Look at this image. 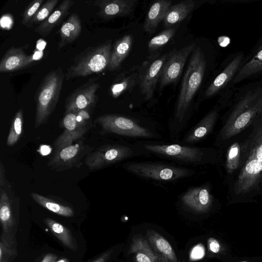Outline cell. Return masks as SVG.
I'll return each mask as SVG.
<instances>
[{"label": "cell", "mask_w": 262, "mask_h": 262, "mask_svg": "<svg viewBox=\"0 0 262 262\" xmlns=\"http://www.w3.org/2000/svg\"><path fill=\"white\" fill-rule=\"evenodd\" d=\"M206 67L205 55L199 47L192 52L184 75L178 98L172 123L170 125L171 137H178L187 121V113L194 95L203 80Z\"/></svg>", "instance_id": "6da1fadb"}, {"label": "cell", "mask_w": 262, "mask_h": 262, "mask_svg": "<svg viewBox=\"0 0 262 262\" xmlns=\"http://www.w3.org/2000/svg\"><path fill=\"white\" fill-rule=\"evenodd\" d=\"M149 156L153 155L185 166H198L212 161L213 154L207 148L154 140L135 142ZM186 167V166H185Z\"/></svg>", "instance_id": "7a4b0ae2"}, {"label": "cell", "mask_w": 262, "mask_h": 262, "mask_svg": "<svg viewBox=\"0 0 262 262\" xmlns=\"http://www.w3.org/2000/svg\"><path fill=\"white\" fill-rule=\"evenodd\" d=\"M262 112V85L248 91L238 101L219 133L227 140L246 129Z\"/></svg>", "instance_id": "3957f363"}, {"label": "cell", "mask_w": 262, "mask_h": 262, "mask_svg": "<svg viewBox=\"0 0 262 262\" xmlns=\"http://www.w3.org/2000/svg\"><path fill=\"white\" fill-rule=\"evenodd\" d=\"M122 167L138 178L161 183L177 182L196 173L194 169L177 164L151 161H127Z\"/></svg>", "instance_id": "277c9868"}, {"label": "cell", "mask_w": 262, "mask_h": 262, "mask_svg": "<svg viewBox=\"0 0 262 262\" xmlns=\"http://www.w3.org/2000/svg\"><path fill=\"white\" fill-rule=\"evenodd\" d=\"M65 78L62 68L52 70L43 77L35 95V128L46 124L58 103Z\"/></svg>", "instance_id": "5b68a950"}, {"label": "cell", "mask_w": 262, "mask_h": 262, "mask_svg": "<svg viewBox=\"0 0 262 262\" xmlns=\"http://www.w3.org/2000/svg\"><path fill=\"white\" fill-rule=\"evenodd\" d=\"M112 49V40L89 47L73 59L64 74L67 80L99 73L107 68Z\"/></svg>", "instance_id": "8992f818"}, {"label": "cell", "mask_w": 262, "mask_h": 262, "mask_svg": "<svg viewBox=\"0 0 262 262\" xmlns=\"http://www.w3.org/2000/svg\"><path fill=\"white\" fill-rule=\"evenodd\" d=\"M148 156L136 142L106 144L93 150L84 159L90 170H98L140 156Z\"/></svg>", "instance_id": "52a82bcc"}, {"label": "cell", "mask_w": 262, "mask_h": 262, "mask_svg": "<svg viewBox=\"0 0 262 262\" xmlns=\"http://www.w3.org/2000/svg\"><path fill=\"white\" fill-rule=\"evenodd\" d=\"M95 122L99 124L100 134H112L129 139L152 140L158 138L153 129L141 124L132 118L120 114H106L96 118Z\"/></svg>", "instance_id": "ba28073f"}, {"label": "cell", "mask_w": 262, "mask_h": 262, "mask_svg": "<svg viewBox=\"0 0 262 262\" xmlns=\"http://www.w3.org/2000/svg\"><path fill=\"white\" fill-rule=\"evenodd\" d=\"M93 150L91 146L83 141H77L54 153L47 165L51 170L56 172L79 168L82 165V160Z\"/></svg>", "instance_id": "9c48e42d"}, {"label": "cell", "mask_w": 262, "mask_h": 262, "mask_svg": "<svg viewBox=\"0 0 262 262\" xmlns=\"http://www.w3.org/2000/svg\"><path fill=\"white\" fill-rule=\"evenodd\" d=\"M91 121H86L78 116L76 112H65L61 121L63 132L53 144L54 154L62 148L80 140L93 126Z\"/></svg>", "instance_id": "30bf717a"}, {"label": "cell", "mask_w": 262, "mask_h": 262, "mask_svg": "<svg viewBox=\"0 0 262 262\" xmlns=\"http://www.w3.org/2000/svg\"><path fill=\"white\" fill-rule=\"evenodd\" d=\"M98 78L89 79L69 95L65 101V112L93 109L97 99L96 92L100 87Z\"/></svg>", "instance_id": "8fae6325"}, {"label": "cell", "mask_w": 262, "mask_h": 262, "mask_svg": "<svg viewBox=\"0 0 262 262\" xmlns=\"http://www.w3.org/2000/svg\"><path fill=\"white\" fill-rule=\"evenodd\" d=\"M195 47V43H191L170 52L162 69L160 79V90L177 81L182 73L188 57Z\"/></svg>", "instance_id": "7c38bea8"}, {"label": "cell", "mask_w": 262, "mask_h": 262, "mask_svg": "<svg viewBox=\"0 0 262 262\" xmlns=\"http://www.w3.org/2000/svg\"><path fill=\"white\" fill-rule=\"evenodd\" d=\"M262 179V161L254 156L246 158L236 181L234 190L235 194L250 192Z\"/></svg>", "instance_id": "4fadbf2b"}, {"label": "cell", "mask_w": 262, "mask_h": 262, "mask_svg": "<svg viewBox=\"0 0 262 262\" xmlns=\"http://www.w3.org/2000/svg\"><path fill=\"white\" fill-rule=\"evenodd\" d=\"M170 54V52L154 59L150 63L144 66L145 69L140 70L138 82L141 93L145 100H148L153 97L163 67Z\"/></svg>", "instance_id": "5bb4252c"}, {"label": "cell", "mask_w": 262, "mask_h": 262, "mask_svg": "<svg viewBox=\"0 0 262 262\" xmlns=\"http://www.w3.org/2000/svg\"><path fill=\"white\" fill-rule=\"evenodd\" d=\"M213 200L209 188L206 185L191 187L180 198L183 206L199 213L207 212L212 205Z\"/></svg>", "instance_id": "9a60e30c"}, {"label": "cell", "mask_w": 262, "mask_h": 262, "mask_svg": "<svg viewBox=\"0 0 262 262\" xmlns=\"http://www.w3.org/2000/svg\"><path fill=\"white\" fill-rule=\"evenodd\" d=\"M137 3V0H96L85 2L87 5L98 7V14L104 19L129 15Z\"/></svg>", "instance_id": "2e32d148"}, {"label": "cell", "mask_w": 262, "mask_h": 262, "mask_svg": "<svg viewBox=\"0 0 262 262\" xmlns=\"http://www.w3.org/2000/svg\"><path fill=\"white\" fill-rule=\"evenodd\" d=\"M219 112L217 107L210 111L185 134L180 144L194 145L207 137L213 130Z\"/></svg>", "instance_id": "e0dca14e"}, {"label": "cell", "mask_w": 262, "mask_h": 262, "mask_svg": "<svg viewBox=\"0 0 262 262\" xmlns=\"http://www.w3.org/2000/svg\"><path fill=\"white\" fill-rule=\"evenodd\" d=\"M23 47H11L5 53L0 61L1 73L14 72L28 67L33 61L32 55H27Z\"/></svg>", "instance_id": "ac0fdd59"}, {"label": "cell", "mask_w": 262, "mask_h": 262, "mask_svg": "<svg viewBox=\"0 0 262 262\" xmlns=\"http://www.w3.org/2000/svg\"><path fill=\"white\" fill-rule=\"evenodd\" d=\"M146 235L159 262H178L173 249L165 237L154 230H148Z\"/></svg>", "instance_id": "d6986e66"}, {"label": "cell", "mask_w": 262, "mask_h": 262, "mask_svg": "<svg viewBox=\"0 0 262 262\" xmlns=\"http://www.w3.org/2000/svg\"><path fill=\"white\" fill-rule=\"evenodd\" d=\"M243 55L239 54L236 56L219 75L205 92V96L210 97L216 94L235 76L241 68Z\"/></svg>", "instance_id": "ffe728a7"}, {"label": "cell", "mask_w": 262, "mask_h": 262, "mask_svg": "<svg viewBox=\"0 0 262 262\" xmlns=\"http://www.w3.org/2000/svg\"><path fill=\"white\" fill-rule=\"evenodd\" d=\"M74 3L72 0L63 1L47 19L35 28L34 31L42 37L49 35L53 29L67 16Z\"/></svg>", "instance_id": "44dd1931"}, {"label": "cell", "mask_w": 262, "mask_h": 262, "mask_svg": "<svg viewBox=\"0 0 262 262\" xmlns=\"http://www.w3.org/2000/svg\"><path fill=\"white\" fill-rule=\"evenodd\" d=\"M172 1L160 0L150 6L143 24L144 30L150 34L155 32L159 24L163 21Z\"/></svg>", "instance_id": "7402d4cb"}, {"label": "cell", "mask_w": 262, "mask_h": 262, "mask_svg": "<svg viewBox=\"0 0 262 262\" xmlns=\"http://www.w3.org/2000/svg\"><path fill=\"white\" fill-rule=\"evenodd\" d=\"M129 253L133 255L135 262H159L149 241L142 235L133 237Z\"/></svg>", "instance_id": "603a6c76"}, {"label": "cell", "mask_w": 262, "mask_h": 262, "mask_svg": "<svg viewBox=\"0 0 262 262\" xmlns=\"http://www.w3.org/2000/svg\"><path fill=\"white\" fill-rule=\"evenodd\" d=\"M133 37L125 35L117 40L112 49L107 69L110 71L117 70L129 54L133 43Z\"/></svg>", "instance_id": "cb8c5ba5"}, {"label": "cell", "mask_w": 262, "mask_h": 262, "mask_svg": "<svg viewBox=\"0 0 262 262\" xmlns=\"http://www.w3.org/2000/svg\"><path fill=\"white\" fill-rule=\"evenodd\" d=\"M82 29L81 21L79 15L72 13L64 21L59 30L60 40L58 50L73 42L80 35Z\"/></svg>", "instance_id": "d4e9b609"}, {"label": "cell", "mask_w": 262, "mask_h": 262, "mask_svg": "<svg viewBox=\"0 0 262 262\" xmlns=\"http://www.w3.org/2000/svg\"><path fill=\"white\" fill-rule=\"evenodd\" d=\"M195 3L192 0H187L170 6L163 20V25L166 29L172 27L183 20L193 10Z\"/></svg>", "instance_id": "484cf974"}, {"label": "cell", "mask_w": 262, "mask_h": 262, "mask_svg": "<svg viewBox=\"0 0 262 262\" xmlns=\"http://www.w3.org/2000/svg\"><path fill=\"white\" fill-rule=\"evenodd\" d=\"M241 147V152L245 158L254 156L262 161V121L255 125L249 137Z\"/></svg>", "instance_id": "4316f807"}, {"label": "cell", "mask_w": 262, "mask_h": 262, "mask_svg": "<svg viewBox=\"0 0 262 262\" xmlns=\"http://www.w3.org/2000/svg\"><path fill=\"white\" fill-rule=\"evenodd\" d=\"M43 222L51 232L66 247L73 251L77 250L78 247L76 240L69 229L49 217L43 219Z\"/></svg>", "instance_id": "83f0119b"}, {"label": "cell", "mask_w": 262, "mask_h": 262, "mask_svg": "<svg viewBox=\"0 0 262 262\" xmlns=\"http://www.w3.org/2000/svg\"><path fill=\"white\" fill-rule=\"evenodd\" d=\"M0 220L3 233L12 234L11 232L15 223L14 217L10 198L2 188L0 189Z\"/></svg>", "instance_id": "f1b7e54d"}, {"label": "cell", "mask_w": 262, "mask_h": 262, "mask_svg": "<svg viewBox=\"0 0 262 262\" xmlns=\"http://www.w3.org/2000/svg\"><path fill=\"white\" fill-rule=\"evenodd\" d=\"M30 195L36 203L56 214L65 217H72L74 215L73 209L68 205L36 192H32Z\"/></svg>", "instance_id": "f546056e"}, {"label": "cell", "mask_w": 262, "mask_h": 262, "mask_svg": "<svg viewBox=\"0 0 262 262\" xmlns=\"http://www.w3.org/2000/svg\"><path fill=\"white\" fill-rule=\"evenodd\" d=\"M262 71V50L249 61L241 67L233 79V83H237L249 77Z\"/></svg>", "instance_id": "4dcf8cb0"}, {"label": "cell", "mask_w": 262, "mask_h": 262, "mask_svg": "<svg viewBox=\"0 0 262 262\" xmlns=\"http://www.w3.org/2000/svg\"><path fill=\"white\" fill-rule=\"evenodd\" d=\"M17 253L13 234L2 233L0 240V262H12Z\"/></svg>", "instance_id": "1f68e13d"}, {"label": "cell", "mask_w": 262, "mask_h": 262, "mask_svg": "<svg viewBox=\"0 0 262 262\" xmlns=\"http://www.w3.org/2000/svg\"><path fill=\"white\" fill-rule=\"evenodd\" d=\"M23 123V110L21 108L17 111L12 120L6 141L8 146H12L18 142L22 134Z\"/></svg>", "instance_id": "d6a6232c"}, {"label": "cell", "mask_w": 262, "mask_h": 262, "mask_svg": "<svg viewBox=\"0 0 262 262\" xmlns=\"http://www.w3.org/2000/svg\"><path fill=\"white\" fill-rule=\"evenodd\" d=\"M177 27L167 28L155 36L148 42L149 52H152L166 44L174 35Z\"/></svg>", "instance_id": "836d02e7"}, {"label": "cell", "mask_w": 262, "mask_h": 262, "mask_svg": "<svg viewBox=\"0 0 262 262\" xmlns=\"http://www.w3.org/2000/svg\"><path fill=\"white\" fill-rule=\"evenodd\" d=\"M59 0H48L40 7L33 17L28 24L27 27L31 28L34 25L41 23L47 19L53 12Z\"/></svg>", "instance_id": "e575fe53"}, {"label": "cell", "mask_w": 262, "mask_h": 262, "mask_svg": "<svg viewBox=\"0 0 262 262\" xmlns=\"http://www.w3.org/2000/svg\"><path fill=\"white\" fill-rule=\"evenodd\" d=\"M241 147L238 142L232 144L227 152L226 167L227 172L231 173L239 166L241 156Z\"/></svg>", "instance_id": "d590c367"}, {"label": "cell", "mask_w": 262, "mask_h": 262, "mask_svg": "<svg viewBox=\"0 0 262 262\" xmlns=\"http://www.w3.org/2000/svg\"><path fill=\"white\" fill-rule=\"evenodd\" d=\"M138 78L134 74L126 77L121 81L115 83L111 87V92L113 97L117 98L126 91L131 90L136 84Z\"/></svg>", "instance_id": "8d00e7d4"}, {"label": "cell", "mask_w": 262, "mask_h": 262, "mask_svg": "<svg viewBox=\"0 0 262 262\" xmlns=\"http://www.w3.org/2000/svg\"><path fill=\"white\" fill-rule=\"evenodd\" d=\"M43 2V0H34L26 7L22 14L23 17L21 23L23 25L27 26L41 6Z\"/></svg>", "instance_id": "74e56055"}, {"label": "cell", "mask_w": 262, "mask_h": 262, "mask_svg": "<svg viewBox=\"0 0 262 262\" xmlns=\"http://www.w3.org/2000/svg\"><path fill=\"white\" fill-rule=\"evenodd\" d=\"M208 248L212 253H217L221 251V244L220 242L213 237H209L207 240Z\"/></svg>", "instance_id": "f35d334b"}, {"label": "cell", "mask_w": 262, "mask_h": 262, "mask_svg": "<svg viewBox=\"0 0 262 262\" xmlns=\"http://www.w3.org/2000/svg\"><path fill=\"white\" fill-rule=\"evenodd\" d=\"M111 255V251H107L94 259L91 262H106V261L109 259Z\"/></svg>", "instance_id": "ab89813d"}, {"label": "cell", "mask_w": 262, "mask_h": 262, "mask_svg": "<svg viewBox=\"0 0 262 262\" xmlns=\"http://www.w3.org/2000/svg\"><path fill=\"white\" fill-rule=\"evenodd\" d=\"M6 175L5 167L2 163L0 162V186L3 187L6 183Z\"/></svg>", "instance_id": "60d3db41"}, {"label": "cell", "mask_w": 262, "mask_h": 262, "mask_svg": "<svg viewBox=\"0 0 262 262\" xmlns=\"http://www.w3.org/2000/svg\"><path fill=\"white\" fill-rule=\"evenodd\" d=\"M57 259L56 255L50 253L46 254L40 262H55Z\"/></svg>", "instance_id": "b9f144b4"}, {"label": "cell", "mask_w": 262, "mask_h": 262, "mask_svg": "<svg viewBox=\"0 0 262 262\" xmlns=\"http://www.w3.org/2000/svg\"><path fill=\"white\" fill-rule=\"evenodd\" d=\"M198 253L200 254H201L202 256L203 255H202L203 250H202V248L200 246H199V247L197 246V247H195V248H194V249H193V251L191 253L192 257L194 259L199 258L198 254Z\"/></svg>", "instance_id": "7bdbcfd3"}, {"label": "cell", "mask_w": 262, "mask_h": 262, "mask_svg": "<svg viewBox=\"0 0 262 262\" xmlns=\"http://www.w3.org/2000/svg\"><path fill=\"white\" fill-rule=\"evenodd\" d=\"M55 262H70L69 259L67 258H62L60 259L56 260Z\"/></svg>", "instance_id": "ee69618b"}, {"label": "cell", "mask_w": 262, "mask_h": 262, "mask_svg": "<svg viewBox=\"0 0 262 262\" xmlns=\"http://www.w3.org/2000/svg\"><path fill=\"white\" fill-rule=\"evenodd\" d=\"M258 49H259V50H262V43L260 45V46H259Z\"/></svg>", "instance_id": "f6af8a7d"}, {"label": "cell", "mask_w": 262, "mask_h": 262, "mask_svg": "<svg viewBox=\"0 0 262 262\" xmlns=\"http://www.w3.org/2000/svg\"><path fill=\"white\" fill-rule=\"evenodd\" d=\"M239 262H248L247 261H239Z\"/></svg>", "instance_id": "bcb514c9"}]
</instances>
